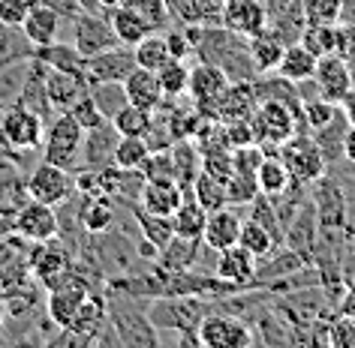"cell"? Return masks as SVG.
I'll use <instances>...</instances> for the list:
<instances>
[{"label":"cell","instance_id":"cell-1","mask_svg":"<svg viewBox=\"0 0 355 348\" xmlns=\"http://www.w3.org/2000/svg\"><path fill=\"white\" fill-rule=\"evenodd\" d=\"M105 300H109V321L121 345H159V330L148 318V300L139 306L136 297L118 291H105Z\"/></svg>","mask_w":355,"mask_h":348},{"label":"cell","instance_id":"cell-2","mask_svg":"<svg viewBox=\"0 0 355 348\" xmlns=\"http://www.w3.org/2000/svg\"><path fill=\"white\" fill-rule=\"evenodd\" d=\"M211 312V300L193 294H159L148 300V318L157 330H178V333H196L199 321Z\"/></svg>","mask_w":355,"mask_h":348},{"label":"cell","instance_id":"cell-3","mask_svg":"<svg viewBox=\"0 0 355 348\" xmlns=\"http://www.w3.org/2000/svg\"><path fill=\"white\" fill-rule=\"evenodd\" d=\"M46 120L21 102H10L0 109V150L6 154H33L42 147Z\"/></svg>","mask_w":355,"mask_h":348},{"label":"cell","instance_id":"cell-4","mask_svg":"<svg viewBox=\"0 0 355 348\" xmlns=\"http://www.w3.org/2000/svg\"><path fill=\"white\" fill-rule=\"evenodd\" d=\"M82 145H85V129L69 118L67 111H58L46 123V136H42V159L55 163L69 172L82 168Z\"/></svg>","mask_w":355,"mask_h":348},{"label":"cell","instance_id":"cell-5","mask_svg":"<svg viewBox=\"0 0 355 348\" xmlns=\"http://www.w3.org/2000/svg\"><path fill=\"white\" fill-rule=\"evenodd\" d=\"M253 129H256V145H286L292 136L307 129L304 114L295 111L292 105L280 100H262L259 109L253 111Z\"/></svg>","mask_w":355,"mask_h":348},{"label":"cell","instance_id":"cell-6","mask_svg":"<svg viewBox=\"0 0 355 348\" xmlns=\"http://www.w3.org/2000/svg\"><path fill=\"white\" fill-rule=\"evenodd\" d=\"M24 190H28V199L58 208V204H67L76 195V172L42 159L24 177Z\"/></svg>","mask_w":355,"mask_h":348},{"label":"cell","instance_id":"cell-7","mask_svg":"<svg viewBox=\"0 0 355 348\" xmlns=\"http://www.w3.org/2000/svg\"><path fill=\"white\" fill-rule=\"evenodd\" d=\"M94 291V282L85 273H78L76 267L60 280L55 289H49V300H46V315L58 330L69 327V321L76 318V312L82 309V303L87 300V294Z\"/></svg>","mask_w":355,"mask_h":348},{"label":"cell","instance_id":"cell-8","mask_svg":"<svg viewBox=\"0 0 355 348\" xmlns=\"http://www.w3.org/2000/svg\"><path fill=\"white\" fill-rule=\"evenodd\" d=\"M202 348H247L253 345V330L244 318L211 309L196 327Z\"/></svg>","mask_w":355,"mask_h":348},{"label":"cell","instance_id":"cell-9","mask_svg":"<svg viewBox=\"0 0 355 348\" xmlns=\"http://www.w3.org/2000/svg\"><path fill=\"white\" fill-rule=\"evenodd\" d=\"M280 159H283V165L289 168L292 181H301L304 186L319 181V177L328 172L322 150L316 147V141L310 132H298V136H292L286 145H280Z\"/></svg>","mask_w":355,"mask_h":348},{"label":"cell","instance_id":"cell-10","mask_svg":"<svg viewBox=\"0 0 355 348\" xmlns=\"http://www.w3.org/2000/svg\"><path fill=\"white\" fill-rule=\"evenodd\" d=\"M58 231H60V222H58V213L51 204L28 199L12 213V235H19L21 240H28V244L51 240V237H58Z\"/></svg>","mask_w":355,"mask_h":348},{"label":"cell","instance_id":"cell-11","mask_svg":"<svg viewBox=\"0 0 355 348\" xmlns=\"http://www.w3.org/2000/svg\"><path fill=\"white\" fill-rule=\"evenodd\" d=\"M73 46L82 57H94L105 48L121 46V39L114 37L112 21L103 12H78L73 21Z\"/></svg>","mask_w":355,"mask_h":348},{"label":"cell","instance_id":"cell-12","mask_svg":"<svg viewBox=\"0 0 355 348\" xmlns=\"http://www.w3.org/2000/svg\"><path fill=\"white\" fill-rule=\"evenodd\" d=\"M229 84H232V78L226 75V69H223V66L199 60V64L190 69L187 96H190L193 105H196L202 114H211V105H214L220 96H223V91H226Z\"/></svg>","mask_w":355,"mask_h":348},{"label":"cell","instance_id":"cell-13","mask_svg":"<svg viewBox=\"0 0 355 348\" xmlns=\"http://www.w3.org/2000/svg\"><path fill=\"white\" fill-rule=\"evenodd\" d=\"M313 84L319 96H325L328 102H340L346 93L355 87V75L343 55H322L316 57V69H313Z\"/></svg>","mask_w":355,"mask_h":348},{"label":"cell","instance_id":"cell-14","mask_svg":"<svg viewBox=\"0 0 355 348\" xmlns=\"http://www.w3.org/2000/svg\"><path fill=\"white\" fill-rule=\"evenodd\" d=\"M132 69H136V57H132L130 46H114L105 48L94 57H85V82L87 87L100 84V82H123Z\"/></svg>","mask_w":355,"mask_h":348},{"label":"cell","instance_id":"cell-15","mask_svg":"<svg viewBox=\"0 0 355 348\" xmlns=\"http://www.w3.org/2000/svg\"><path fill=\"white\" fill-rule=\"evenodd\" d=\"M220 24L250 39L268 28V10L262 0H226L220 10Z\"/></svg>","mask_w":355,"mask_h":348},{"label":"cell","instance_id":"cell-16","mask_svg":"<svg viewBox=\"0 0 355 348\" xmlns=\"http://www.w3.org/2000/svg\"><path fill=\"white\" fill-rule=\"evenodd\" d=\"M256 258L253 253H247L244 246H226L217 253V262H214V273L220 280L232 282L235 289H253V276H256Z\"/></svg>","mask_w":355,"mask_h":348},{"label":"cell","instance_id":"cell-17","mask_svg":"<svg viewBox=\"0 0 355 348\" xmlns=\"http://www.w3.org/2000/svg\"><path fill=\"white\" fill-rule=\"evenodd\" d=\"M187 199L181 190V183L175 177H148L145 186H141L139 204L150 213H159V217H172V213L181 208V201Z\"/></svg>","mask_w":355,"mask_h":348},{"label":"cell","instance_id":"cell-18","mask_svg":"<svg viewBox=\"0 0 355 348\" xmlns=\"http://www.w3.org/2000/svg\"><path fill=\"white\" fill-rule=\"evenodd\" d=\"M259 109V96L253 91V82H232L223 91V96L211 105V114L226 123L235 118H253V111Z\"/></svg>","mask_w":355,"mask_h":348},{"label":"cell","instance_id":"cell-19","mask_svg":"<svg viewBox=\"0 0 355 348\" xmlns=\"http://www.w3.org/2000/svg\"><path fill=\"white\" fill-rule=\"evenodd\" d=\"M121 132L114 129L112 120L100 123V127L85 132V145H82V168H105L114 159V145H118Z\"/></svg>","mask_w":355,"mask_h":348},{"label":"cell","instance_id":"cell-20","mask_svg":"<svg viewBox=\"0 0 355 348\" xmlns=\"http://www.w3.org/2000/svg\"><path fill=\"white\" fill-rule=\"evenodd\" d=\"M46 73H49V66L42 64V60L31 57L28 60V73H24V82H21V91H19V100L15 102L28 105L31 111H37L40 118L49 123L51 118H55V109H51V102L46 96Z\"/></svg>","mask_w":355,"mask_h":348},{"label":"cell","instance_id":"cell-21","mask_svg":"<svg viewBox=\"0 0 355 348\" xmlns=\"http://www.w3.org/2000/svg\"><path fill=\"white\" fill-rule=\"evenodd\" d=\"M114 204L118 199L114 195H82V204L76 208V217H78V226L87 235H103V231H112L114 228Z\"/></svg>","mask_w":355,"mask_h":348},{"label":"cell","instance_id":"cell-22","mask_svg":"<svg viewBox=\"0 0 355 348\" xmlns=\"http://www.w3.org/2000/svg\"><path fill=\"white\" fill-rule=\"evenodd\" d=\"M60 28H64V19H60V12H55L46 3H37L28 12V19L21 21V33L28 37V42H31L33 48L58 42L60 39Z\"/></svg>","mask_w":355,"mask_h":348},{"label":"cell","instance_id":"cell-23","mask_svg":"<svg viewBox=\"0 0 355 348\" xmlns=\"http://www.w3.org/2000/svg\"><path fill=\"white\" fill-rule=\"evenodd\" d=\"M123 91H127L130 105H139V109H145V111H154L166 102V93L157 82V73L141 69V66H136L127 78H123Z\"/></svg>","mask_w":355,"mask_h":348},{"label":"cell","instance_id":"cell-24","mask_svg":"<svg viewBox=\"0 0 355 348\" xmlns=\"http://www.w3.org/2000/svg\"><path fill=\"white\" fill-rule=\"evenodd\" d=\"M82 93H87L85 75L60 73V69H49V73H46V96H49V102H51V109H55V114L58 111H67Z\"/></svg>","mask_w":355,"mask_h":348},{"label":"cell","instance_id":"cell-25","mask_svg":"<svg viewBox=\"0 0 355 348\" xmlns=\"http://www.w3.org/2000/svg\"><path fill=\"white\" fill-rule=\"evenodd\" d=\"M238 231H241V217L232 208H220L214 213H208L205 231H202V244L211 249H226L238 244Z\"/></svg>","mask_w":355,"mask_h":348},{"label":"cell","instance_id":"cell-26","mask_svg":"<svg viewBox=\"0 0 355 348\" xmlns=\"http://www.w3.org/2000/svg\"><path fill=\"white\" fill-rule=\"evenodd\" d=\"M346 129H349V123H346L340 105H337V114H334V118L328 120L322 129H313V132H310V136H313V141H316V147L322 150L328 168H337V163H343V136H346Z\"/></svg>","mask_w":355,"mask_h":348},{"label":"cell","instance_id":"cell-27","mask_svg":"<svg viewBox=\"0 0 355 348\" xmlns=\"http://www.w3.org/2000/svg\"><path fill=\"white\" fill-rule=\"evenodd\" d=\"M199 249H202V240H193V237H181V235H172V240L159 249L157 255V267L175 273V271H190L199 258Z\"/></svg>","mask_w":355,"mask_h":348},{"label":"cell","instance_id":"cell-28","mask_svg":"<svg viewBox=\"0 0 355 348\" xmlns=\"http://www.w3.org/2000/svg\"><path fill=\"white\" fill-rule=\"evenodd\" d=\"M103 15L112 21V30H114V37L121 39V46H136L139 39H145L148 33H154L150 30V24L141 19L139 12H132L130 6H114V10H103Z\"/></svg>","mask_w":355,"mask_h":348},{"label":"cell","instance_id":"cell-29","mask_svg":"<svg viewBox=\"0 0 355 348\" xmlns=\"http://www.w3.org/2000/svg\"><path fill=\"white\" fill-rule=\"evenodd\" d=\"M313 69H316V55L313 51H307L301 42H289L286 48H283V57L274 73L283 75L286 82H307V78H313Z\"/></svg>","mask_w":355,"mask_h":348},{"label":"cell","instance_id":"cell-30","mask_svg":"<svg viewBox=\"0 0 355 348\" xmlns=\"http://www.w3.org/2000/svg\"><path fill=\"white\" fill-rule=\"evenodd\" d=\"M247 42H250V57H253V64H256V73H259V75L274 73L277 64H280V57H283V48H286V42H283L271 28L259 30L256 37H250Z\"/></svg>","mask_w":355,"mask_h":348},{"label":"cell","instance_id":"cell-31","mask_svg":"<svg viewBox=\"0 0 355 348\" xmlns=\"http://www.w3.org/2000/svg\"><path fill=\"white\" fill-rule=\"evenodd\" d=\"M33 57L42 60L49 69H60V73H76V75H85V57L78 55V48L73 42H51V46H40L33 48Z\"/></svg>","mask_w":355,"mask_h":348},{"label":"cell","instance_id":"cell-32","mask_svg":"<svg viewBox=\"0 0 355 348\" xmlns=\"http://www.w3.org/2000/svg\"><path fill=\"white\" fill-rule=\"evenodd\" d=\"M190 195H193V201H199L208 213H214V210H220V208H229L226 181H220V177L202 172V168H199V174L193 177Z\"/></svg>","mask_w":355,"mask_h":348},{"label":"cell","instance_id":"cell-33","mask_svg":"<svg viewBox=\"0 0 355 348\" xmlns=\"http://www.w3.org/2000/svg\"><path fill=\"white\" fill-rule=\"evenodd\" d=\"M256 183H259V192H262V195L274 199V195H280V192L292 183V174H289V168L283 165L280 156L265 154V159L259 163V168H256Z\"/></svg>","mask_w":355,"mask_h":348},{"label":"cell","instance_id":"cell-34","mask_svg":"<svg viewBox=\"0 0 355 348\" xmlns=\"http://www.w3.org/2000/svg\"><path fill=\"white\" fill-rule=\"evenodd\" d=\"M205 222H208V210L202 208L199 201L193 199H184L181 208L172 213V226H175V235L181 237H193V240H202V231H205Z\"/></svg>","mask_w":355,"mask_h":348},{"label":"cell","instance_id":"cell-35","mask_svg":"<svg viewBox=\"0 0 355 348\" xmlns=\"http://www.w3.org/2000/svg\"><path fill=\"white\" fill-rule=\"evenodd\" d=\"M157 82L163 87L166 100H178V96L187 93V82H190V66L184 60L168 57L163 66L157 69Z\"/></svg>","mask_w":355,"mask_h":348},{"label":"cell","instance_id":"cell-36","mask_svg":"<svg viewBox=\"0 0 355 348\" xmlns=\"http://www.w3.org/2000/svg\"><path fill=\"white\" fill-rule=\"evenodd\" d=\"M87 93L94 96L96 109H100L109 120L130 102L127 100V91H123V82H100V84H91V87H87Z\"/></svg>","mask_w":355,"mask_h":348},{"label":"cell","instance_id":"cell-37","mask_svg":"<svg viewBox=\"0 0 355 348\" xmlns=\"http://www.w3.org/2000/svg\"><path fill=\"white\" fill-rule=\"evenodd\" d=\"M238 246H244L247 253H253L256 258H265L271 255L277 244H274V237L265 231L256 219H241V231H238Z\"/></svg>","mask_w":355,"mask_h":348},{"label":"cell","instance_id":"cell-38","mask_svg":"<svg viewBox=\"0 0 355 348\" xmlns=\"http://www.w3.org/2000/svg\"><path fill=\"white\" fill-rule=\"evenodd\" d=\"M132 57H136V66L157 73V69L168 60V51H166L163 37H159V33H148L145 39H139L136 46H132Z\"/></svg>","mask_w":355,"mask_h":348},{"label":"cell","instance_id":"cell-39","mask_svg":"<svg viewBox=\"0 0 355 348\" xmlns=\"http://www.w3.org/2000/svg\"><path fill=\"white\" fill-rule=\"evenodd\" d=\"M150 156V147L145 138L139 136H121L118 145H114V159L112 163L118 168H141L145 159Z\"/></svg>","mask_w":355,"mask_h":348},{"label":"cell","instance_id":"cell-40","mask_svg":"<svg viewBox=\"0 0 355 348\" xmlns=\"http://www.w3.org/2000/svg\"><path fill=\"white\" fill-rule=\"evenodd\" d=\"M123 6H130L132 12H139L141 19L150 24L154 33H163L172 24V10L166 0H123Z\"/></svg>","mask_w":355,"mask_h":348},{"label":"cell","instance_id":"cell-41","mask_svg":"<svg viewBox=\"0 0 355 348\" xmlns=\"http://www.w3.org/2000/svg\"><path fill=\"white\" fill-rule=\"evenodd\" d=\"M114 123V129L121 132V136H139V138H145L148 136V129H150V111L145 109H139V105H123V109L112 118Z\"/></svg>","mask_w":355,"mask_h":348},{"label":"cell","instance_id":"cell-42","mask_svg":"<svg viewBox=\"0 0 355 348\" xmlns=\"http://www.w3.org/2000/svg\"><path fill=\"white\" fill-rule=\"evenodd\" d=\"M226 192H229V204H238V208H247L256 195H259V183H256V174L247 172H232V177L226 181Z\"/></svg>","mask_w":355,"mask_h":348},{"label":"cell","instance_id":"cell-43","mask_svg":"<svg viewBox=\"0 0 355 348\" xmlns=\"http://www.w3.org/2000/svg\"><path fill=\"white\" fill-rule=\"evenodd\" d=\"M67 114H69V118H73V120H76V123H78V127H82L85 132H87V129H94V127H100V123L109 120V118H105V114H103L100 109H96V102H94V96H91V93H82V96H78V100H76V102L67 109Z\"/></svg>","mask_w":355,"mask_h":348},{"label":"cell","instance_id":"cell-44","mask_svg":"<svg viewBox=\"0 0 355 348\" xmlns=\"http://www.w3.org/2000/svg\"><path fill=\"white\" fill-rule=\"evenodd\" d=\"M337 114V102H328L325 96H307L304 100V123L307 129H322L328 120Z\"/></svg>","mask_w":355,"mask_h":348},{"label":"cell","instance_id":"cell-45","mask_svg":"<svg viewBox=\"0 0 355 348\" xmlns=\"http://www.w3.org/2000/svg\"><path fill=\"white\" fill-rule=\"evenodd\" d=\"M343 0H304V19L307 24H334L340 21Z\"/></svg>","mask_w":355,"mask_h":348},{"label":"cell","instance_id":"cell-46","mask_svg":"<svg viewBox=\"0 0 355 348\" xmlns=\"http://www.w3.org/2000/svg\"><path fill=\"white\" fill-rule=\"evenodd\" d=\"M223 138L229 150L235 147H247V145H256V129H253V120L250 118H235V120H226L223 123Z\"/></svg>","mask_w":355,"mask_h":348},{"label":"cell","instance_id":"cell-47","mask_svg":"<svg viewBox=\"0 0 355 348\" xmlns=\"http://www.w3.org/2000/svg\"><path fill=\"white\" fill-rule=\"evenodd\" d=\"M40 0H0V24H6V28H21V21L28 19V12Z\"/></svg>","mask_w":355,"mask_h":348},{"label":"cell","instance_id":"cell-48","mask_svg":"<svg viewBox=\"0 0 355 348\" xmlns=\"http://www.w3.org/2000/svg\"><path fill=\"white\" fill-rule=\"evenodd\" d=\"M331 348H355V318L352 315H331Z\"/></svg>","mask_w":355,"mask_h":348},{"label":"cell","instance_id":"cell-49","mask_svg":"<svg viewBox=\"0 0 355 348\" xmlns=\"http://www.w3.org/2000/svg\"><path fill=\"white\" fill-rule=\"evenodd\" d=\"M163 42H166L168 57H175V60H184V57L193 55V46H190V39H187V33H184V28L178 30V28L168 24V28L163 30Z\"/></svg>","mask_w":355,"mask_h":348},{"label":"cell","instance_id":"cell-50","mask_svg":"<svg viewBox=\"0 0 355 348\" xmlns=\"http://www.w3.org/2000/svg\"><path fill=\"white\" fill-rule=\"evenodd\" d=\"M40 3H46L55 12H60V19H64V21H76V15L82 12L78 0H40Z\"/></svg>","mask_w":355,"mask_h":348},{"label":"cell","instance_id":"cell-51","mask_svg":"<svg viewBox=\"0 0 355 348\" xmlns=\"http://www.w3.org/2000/svg\"><path fill=\"white\" fill-rule=\"evenodd\" d=\"M343 28H346V42H343L340 55L346 57V64H349L352 75H355V28H349V24H343Z\"/></svg>","mask_w":355,"mask_h":348},{"label":"cell","instance_id":"cell-52","mask_svg":"<svg viewBox=\"0 0 355 348\" xmlns=\"http://www.w3.org/2000/svg\"><path fill=\"white\" fill-rule=\"evenodd\" d=\"M343 163L355 168V127H349L343 136Z\"/></svg>","mask_w":355,"mask_h":348},{"label":"cell","instance_id":"cell-53","mask_svg":"<svg viewBox=\"0 0 355 348\" xmlns=\"http://www.w3.org/2000/svg\"><path fill=\"white\" fill-rule=\"evenodd\" d=\"M337 105H340V111H343L346 123H349V127H355V87H352V91L346 93V96H343V100L337 102Z\"/></svg>","mask_w":355,"mask_h":348},{"label":"cell","instance_id":"cell-54","mask_svg":"<svg viewBox=\"0 0 355 348\" xmlns=\"http://www.w3.org/2000/svg\"><path fill=\"white\" fill-rule=\"evenodd\" d=\"M6 315H10V312H6V297L0 294V330H3V324H6Z\"/></svg>","mask_w":355,"mask_h":348},{"label":"cell","instance_id":"cell-55","mask_svg":"<svg viewBox=\"0 0 355 348\" xmlns=\"http://www.w3.org/2000/svg\"><path fill=\"white\" fill-rule=\"evenodd\" d=\"M121 3H123V0H100L103 10H114V6H121Z\"/></svg>","mask_w":355,"mask_h":348},{"label":"cell","instance_id":"cell-56","mask_svg":"<svg viewBox=\"0 0 355 348\" xmlns=\"http://www.w3.org/2000/svg\"><path fill=\"white\" fill-rule=\"evenodd\" d=\"M346 246H349V253H352V255H355V235H352V237H349V244H346Z\"/></svg>","mask_w":355,"mask_h":348},{"label":"cell","instance_id":"cell-57","mask_svg":"<svg viewBox=\"0 0 355 348\" xmlns=\"http://www.w3.org/2000/svg\"><path fill=\"white\" fill-rule=\"evenodd\" d=\"M166 3H168V10H172V6H175V3H178V0H166Z\"/></svg>","mask_w":355,"mask_h":348}]
</instances>
